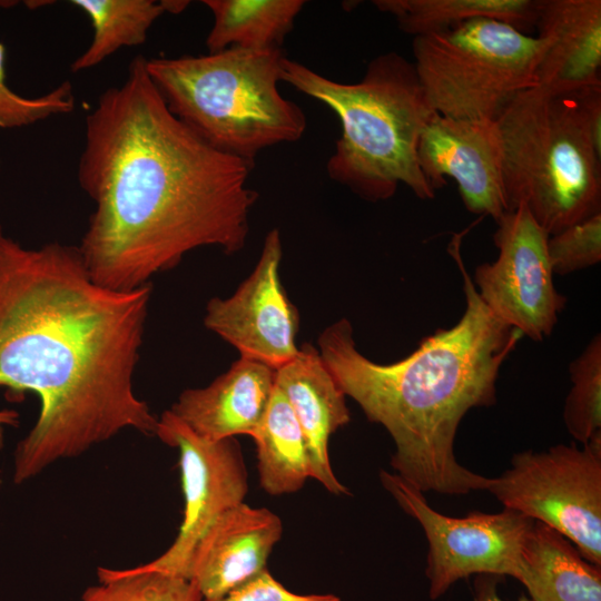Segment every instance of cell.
I'll return each instance as SVG.
<instances>
[{"instance_id": "5b68a950", "label": "cell", "mask_w": 601, "mask_h": 601, "mask_svg": "<svg viewBox=\"0 0 601 601\" xmlns=\"http://www.w3.org/2000/svg\"><path fill=\"white\" fill-rule=\"evenodd\" d=\"M506 210L549 235L601 211V86L519 92L494 120Z\"/></svg>"}, {"instance_id": "4316f807", "label": "cell", "mask_w": 601, "mask_h": 601, "mask_svg": "<svg viewBox=\"0 0 601 601\" xmlns=\"http://www.w3.org/2000/svg\"><path fill=\"white\" fill-rule=\"evenodd\" d=\"M210 601H341V599L332 593L292 592L265 569L223 597Z\"/></svg>"}, {"instance_id": "484cf974", "label": "cell", "mask_w": 601, "mask_h": 601, "mask_svg": "<svg viewBox=\"0 0 601 601\" xmlns=\"http://www.w3.org/2000/svg\"><path fill=\"white\" fill-rule=\"evenodd\" d=\"M553 274L565 275L601 260V211L578 221L548 239Z\"/></svg>"}, {"instance_id": "e0dca14e", "label": "cell", "mask_w": 601, "mask_h": 601, "mask_svg": "<svg viewBox=\"0 0 601 601\" xmlns=\"http://www.w3.org/2000/svg\"><path fill=\"white\" fill-rule=\"evenodd\" d=\"M274 388V370L240 357L209 385L183 391L169 411L207 440L253 436Z\"/></svg>"}, {"instance_id": "52a82bcc", "label": "cell", "mask_w": 601, "mask_h": 601, "mask_svg": "<svg viewBox=\"0 0 601 601\" xmlns=\"http://www.w3.org/2000/svg\"><path fill=\"white\" fill-rule=\"evenodd\" d=\"M543 42L490 18L467 20L413 40L414 68L431 107L453 119L494 121L536 86Z\"/></svg>"}, {"instance_id": "7a4b0ae2", "label": "cell", "mask_w": 601, "mask_h": 601, "mask_svg": "<svg viewBox=\"0 0 601 601\" xmlns=\"http://www.w3.org/2000/svg\"><path fill=\"white\" fill-rule=\"evenodd\" d=\"M136 56L85 121L78 181L95 204L79 249L91 278L129 290L199 247L246 243L253 166L218 151L168 109Z\"/></svg>"}, {"instance_id": "f1b7e54d", "label": "cell", "mask_w": 601, "mask_h": 601, "mask_svg": "<svg viewBox=\"0 0 601 601\" xmlns=\"http://www.w3.org/2000/svg\"><path fill=\"white\" fill-rule=\"evenodd\" d=\"M19 423V413L13 410H0V449L4 443V432L9 426H16Z\"/></svg>"}, {"instance_id": "277c9868", "label": "cell", "mask_w": 601, "mask_h": 601, "mask_svg": "<svg viewBox=\"0 0 601 601\" xmlns=\"http://www.w3.org/2000/svg\"><path fill=\"white\" fill-rule=\"evenodd\" d=\"M282 81L337 115L342 134L326 166L333 180L368 201L391 198L401 184L420 199L435 197L420 167L417 148L437 112L413 62L391 51L372 59L361 81L341 83L284 57Z\"/></svg>"}, {"instance_id": "603a6c76", "label": "cell", "mask_w": 601, "mask_h": 601, "mask_svg": "<svg viewBox=\"0 0 601 601\" xmlns=\"http://www.w3.org/2000/svg\"><path fill=\"white\" fill-rule=\"evenodd\" d=\"M572 386L563 408L569 434L580 445L601 434V336L597 334L569 365Z\"/></svg>"}, {"instance_id": "8fae6325", "label": "cell", "mask_w": 601, "mask_h": 601, "mask_svg": "<svg viewBox=\"0 0 601 601\" xmlns=\"http://www.w3.org/2000/svg\"><path fill=\"white\" fill-rule=\"evenodd\" d=\"M155 435L179 451L184 518L171 545L158 558L132 569L188 580L191 556L204 533L223 512L244 502L247 471L234 437L207 440L169 410L158 417Z\"/></svg>"}, {"instance_id": "30bf717a", "label": "cell", "mask_w": 601, "mask_h": 601, "mask_svg": "<svg viewBox=\"0 0 601 601\" xmlns=\"http://www.w3.org/2000/svg\"><path fill=\"white\" fill-rule=\"evenodd\" d=\"M497 258L475 268L476 292L505 325L532 341L549 337L566 304L553 283L548 254L549 234L524 206L496 221Z\"/></svg>"}, {"instance_id": "8992f818", "label": "cell", "mask_w": 601, "mask_h": 601, "mask_svg": "<svg viewBox=\"0 0 601 601\" xmlns=\"http://www.w3.org/2000/svg\"><path fill=\"white\" fill-rule=\"evenodd\" d=\"M282 49L231 47L201 56L147 58L168 109L208 145L254 167L265 148L298 140L302 109L285 99Z\"/></svg>"}, {"instance_id": "d6986e66", "label": "cell", "mask_w": 601, "mask_h": 601, "mask_svg": "<svg viewBox=\"0 0 601 601\" xmlns=\"http://www.w3.org/2000/svg\"><path fill=\"white\" fill-rule=\"evenodd\" d=\"M214 24L206 38L208 53L231 47L280 49L292 31L303 0H204Z\"/></svg>"}, {"instance_id": "9a60e30c", "label": "cell", "mask_w": 601, "mask_h": 601, "mask_svg": "<svg viewBox=\"0 0 601 601\" xmlns=\"http://www.w3.org/2000/svg\"><path fill=\"white\" fill-rule=\"evenodd\" d=\"M534 29L543 42L538 87L573 93L601 86L600 0H538Z\"/></svg>"}, {"instance_id": "2e32d148", "label": "cell", "mask_w": 601, "mask_h": 601, "mask_svg": "<svg viewBox=\"0 0 601 601\" xmlns=\"http://www.w3.org/2000/svg\"><path fill=\"white\" fill-rule=\"evenodd\" d=\"M275 387L289 404L305 439L311 477L328 492L348 494L333 472L328 442L331 435L348 424L351 416L346 395L325 365L319 352L311 344L275 371Z\"/></svg>"}, {"instance_id": "9c48e42d", "label": "cell", "mask_w": 601, "mask_h": 601, "mask_svg": "<svg viewBox=\"0 0 601 601\" xmlns=\"http://www.w3.org/2000/svg\"><path fill=\"white\" fill-rule=\"evenodd\" d=\"M380 480L400 508L424 531L430 599L441 598L454 583L473 574L509 575L519 580L521 550L533 520L506 509L497 513L449 516L435 511L423 492L397 474L383 470Z\"/></svg>"}, {"instance_id": "5bb4252c", "label": "cell", "mask_w": 601, "mask_h": 601, "mask_svg": "<svg viewBox=\"0 0 601 601\" xmlns=\"http://www.w3.org/2000/svg\"><path fill=\"white\" fill-rule=\"evenodd\" d=\"M283 523L265 508L239 503L207 529L191 556L188 580L204 601L223 597L266 569Z\"/></svg>"}, {"instance_id": "44dd1931", "label": "cell", "mask_w": 601, "mask_h": 601, "mask_svg": "<svg viewBox=\"0 0 601 601\" xmlns=\"http://www.w3.org/2000/svg\"><path fill=\"white\" fill-rule=\"evenodd\" d=\"M400 29L415 37L445 31L475 18L506 22L526 33L534 29L538 0H375Z\"/></svg>"}, {"instance_id": "d4e9b609", "label": "cell", "mask_w": 601, "mask_h": 601, "mask_svg": "<svg viewBox=\"0 0 601 601\" xmlns=\"http://www.w3.org/2000/svg\"><path fill=\"white\" fill-rule=\"evenodd\" d=\"M7 49L0 41V128L18 129L67 115L76 107L73 88L63 81L52 90L37 97H26L13 91L7 82Z\"/></svg>"}, {"instance_id": "ba28073f", "label": "cell", "mask_w": 601, "mask_h": 601, "mask_svg": "<svg viewBox=\"0 0 601 601\" xmlns=\"http://www.w3.org/2000/svg\"><path fill=\"white\" fill-rule=\"evenodd\" d=\"M487 492L504 509L553 528L601 568V434L581 446L515 453Z\"/></svg>"}, {"instance_id": "7c38bea8", "label": "cell", "mask_w": 601, "mask_h": 601, "mask_svg": "<svg viewBox=\"0 0 601 601\" xmlns=\"http://www.w3.org/2000/svg\"><path fill=\"white\" fill-rule=\"evenodd\" d=\"M282 256L279 231L272 229L252 274L231 296L211 298L204 318L206 328L233 345L240 357L274 371L299 352L298 313L279 279Z\"/></svg>"}, {"instance_id": "83f0119b", "label": "cell", "mask_w": 601, "mask_h": 601, "mask_svg": "<svg viewBox=\"0 0 601 601\" xmlns=\"http://www.w3.org/2000/svg\"><path fill=\"white\" fill-rule=\"evenodd\" d=\"M502 578L496 575L481 574L474 580L473 601H503L497 592V584ZM518 601H530L521 595Z\"/></svg>"}, {"instance_id": "4fadbf2b", "label": "cell", "mask_w": 601, "mask_h": 601, "mask_svg": "<svg viewBox=\"0 0 601 601\" xmlns=\"http://www.w3.org/2000/svg\"><path fill=\"white\" fill-rule=\"evenodd\" d=\"M417 157L435 191L450 177L470 213L489 215L495 223L508 213L494 121L453 119L436 114L421 135Z\"/></svg>"}, {"instance_id": "ac0fdd59", "label": "cell", "mask_w": 601, "mask_h": 601, "mask_svg": "<svg viewBox=\"0 0 601 601\" xmlns=\"http://www.w3.org/2000/svg\"><path fill=\"white\" fill-rule=\"evenodd\" d=\"M530 601H601V568L553 528L533 521L521 550L519 580Z\"/></svg>"}, {"instance_id": "cb8c5ba5", "label": "cell", "mask_w": 601, "mask_h": 601, "mask_svg": "<svg viewBox=\"0 0 601 601\" xmlns=\"http://www.w3.org/2000/svg\"><path fill=\"white\" fill-rule=\"evenodd\" d=\"M98 577L79 601H204L193 582L166 573L99 568Z\"/></svg>"}, {"instance_id": "7402d4cb", "label": "cell", "mask_w": 601, "mask_h": 601, "mask_svg": "<svg viewBox=\"0 0 601 601\" xmlns=\"http://www.w3.org/2000/svg\"><path fill=\"white\" fill-rule=\"evenodd\" d=\"M91 22L92 39L77 57L72 72L97 67L124 47L142 45L149 29L165 12L162 1L156 0H71Z\"/></svg>"}, {"instance_id": "6da1fadb", "label": "cell", "mask_w": 601, "mask_h": 601, "mask_svg": "<svg viewBox=\"0 0 601 601\" xmlns=\"http://www.w3.org/2000/svg\"><path fill=\"white\" fill-rule=\"evenodd\" d=\"M151 292L102 286L79 246L29 249L0 225V387L40 401L14 483L125 430L155 435L158 417L134 391Z\"/></svg>"}, {"instance_id": "f546056e", "label": "cell", "mask_w": 601, "mask_h": 601, "mask_svg": "<svg viewBox=\"0 0 601 601\" xmlns=\"http://www.w3.org/2000/svg\"><path fill=\"white\" fill-rule=\"evenodd\" d=\"M162 3L165 6L166 12L180 13L187 8V6L189 4V1L162 0Z\"/></svg>"}, {"instance_id": "ffe728a7", "label": "cell", "mask_w": 601, "mask_h": 601, "mask_svg": "<svg viewBox=\"0 0 601 601\" xmlns=\"http://www.w3.org/2000/svg\"><path fill=\"white\" fill-rule=\"evenodd\" d=\"M252 437L262 489L272 495L300 490L311 477L306 442L289 404L276 387Z\"/></svg>"}, {"instance_id": "3957f363", "label": "cell", "mask_w": 601, "mask_h": 601, "mask_svg": "<svg viewBox=\"0 0 601 601\" xmlns=\"http://www.w3.org/2000/svg\"><path fill=\"white\" fill-rule=\"evenodd\" d=\"M453 255L466 302L455 325L424 337L410 355L390 364L371 361L357 349L346 318L326 327L318 346L343 393L391 435L394 473L423 493L464 495L487 491L491 477L457 461L459 425L470 410L496 402L501 365L522 334L485 306L459 250Z\"/></svg>"}]
</instances>
